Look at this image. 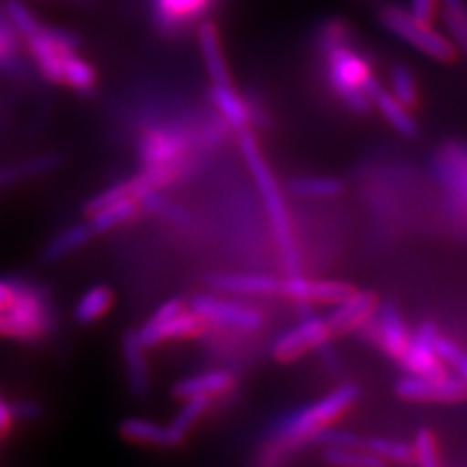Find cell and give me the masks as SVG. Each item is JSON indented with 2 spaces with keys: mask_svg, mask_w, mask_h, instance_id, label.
I'll return each mask as SVG.
<instances>
[{
  "mask_svg": "<svg viewBox=\"0 0 467 467\" xmlns=\"http://www.w3.org/2000/svg\"><path fill=\"white\" fill-rule=\"evenodd\" d=\"M238 379L236 374L230 370H209L202 374H195L180 379L171 386V396L178 400H187L193 396H207V398H221L228 391L236 388Z\"/></svg>",
  "mask_w": 467,
  "mask_h": 467,
  "instance_id": "cell-16",
  "label": "cell"
},
{
  "mask_svg": "<svg viewBox=\"0 0 467 467\" xmlns=\"http://www.w3.org/2000/svg\"><path fill=\"white\" fill-rule=\"evenodd\" d=\"M432 347H434L436 357L441 358L442 364H450V367H454L456 370L460 368V364H462L463 358H465V353H463V348H462L456 341L448 339L446 335H442L441 331H438V333L434 335Z\"/></svg>",
  "mask_w": 467,
  "mask_h": 467,
  "instance_id": "cell-38",
  "label": "cell"
},
{
  "mask_svg": "<svg viewBox=\"0 0 467 467\" xmlns=\"http://www.w3.org/2000/svg\"><path fill=\"white\" fill-rule=\"evenodd\" d=\"M39 75L51 84H61L65 58L78 53L80 39L63 27L41 24L37 32L22 39Z\"/></svg>",
  "mask_w": 467,
  "mask_h": 467,
  "instance_id": "cell-5",
  "label": "cell"
},
{
  "mask_svg": "<svg viewBox=\"0 0 467 467\" xmlns=\"http://www.w3.org/2000/svg\"><path fill=\"white\" fill-rule=\"evenodd\" d=\"M463 158H465V166H467V149L463 150Z\"/></svg>",
  "mask_w": 467,
  "mask_h": 467,
  "instance_id": "cell-46",
  "label": "cell"
},
{
  "mask_svg": "<svg viewBox=\"0 0 467 467\" xmlns=\"http://www.w3.org/2000/svg\"><path fill=\"white\" fill-rule=\"evenodd\" d=\"M119 434L129 442L158 448H178L185 442V438H182L171 427H162L158 422L139 417L123 419L119 425Z\"/></svg>",
  "mask_w": 467,
  "mask_h": 467,
  "instance_id": "cell-21",
  "label": "cell"
},
{
  "mask_svg": "<svg viewBox=\"0 0 467 467\" xmlns=\"http://www.w3.org/2000/svg\"><path fill=\"white\" fill-rule=\"evenodd\" d=\"M438 8H441V0H411L409 12H411L415 18H419L422 22L434 24Z\"/></svg>",
  "mask_w": 467,
  "mask_h": 467,
  "instance_id": "cell-41",
  "label": "cell"
},
{
  "mask_svg": "<svg viewBox=\"0 0 467 467\" xmlns=\"http://www.w3.org/2000/svg\"><path fill=\"white\" fill-rule=\"evenodd\" d=\"M209 324L193 310H183L175 317L164 321L160 326H142L137 329L139 337L146 348L158 347L168 341H187L202 337L209 331Z\"/></svg>",
  "mask_w": 467,
  "mask_h": 467,
  "instance_id": "cell-12",
  "label": "cell"
},
{
  "mask_svg": "<svg viewBox=\"0 0 467 467\" xmlns=\"http://www.w3.org/2000/svg\"><path fill=\"white\" fill-rule=\"evenodd\" d=\"M22 37L5 10L0 12V72L16 75L22 67Z\"/></svg>",
  "mask_w": 467,
  "mask_h": 467,
  "instance_id": "cell-27",
  "label": "cell"
},
{
  "mask_svg": "<svg viewBox=\"0 0 467 467\" xmlns=\"http://www.w3.org/2000/svg\"><path fill=\"white\" fill-rule=\"evenodd\" d=\"M10 407H12L14 419L24 420V422L39 420V419H43V415H46V407H43V403H39L36 400H29V398L10 401Z\"/></svg>",
  "mask_w": 467,
  "mask_h": 467,
  "instance_id": "cell-39",
  "label": "cell"
},
{
  "mask_svg": "<svg viewBox=\"0 0 467 467\" xmlns=\"http://www.w3.org/2000/svg\"><path fill=\"white\" fill-rule=\"evenodd\" d=\"M94 238V232L90 224H70L63 232H58L53 236L47 245L43 247L41 259L46 263H57L61 259H67L68 255L75 254L80 247H84L88 242Z\"/></svg>",
  "mask_w": 467,
  "mask_h": 467,
  "instance_id": "cell-22",
  "label": "cell"
},
{
  "mask_svg": "<svg viewBox=\"0 0 467 467\" xmlns=\"http://www.w3.org/2000/svg\"><path fill=\"white\" fill-rule=\"evenodd\" d=\"M187 308V302L183 298H170L164 304H160L158 308L152 312V316L144 321V326H160L164 321L175 317Z\"/></svg>",
  "mask_w": 467,
  "mask_h": 467,
  "instance_id": "cell-40",
  "label": "cell"
},
{
  "mask_svg": "<svg viewBox=\"0 0 467 467\" xmlns=\"http://www.w3.org/2000/svg\"><path fill=\"white\" fill-rule=\"evenodd\" d=\"M454 189H456V192H458L463 199H467V173L454 185Z\"/></svg>",
  "mask_w": 467,
  "mask_h": 467,
  "instance_id": "cell-44",
  "label": "cell"
},
{
  "mask_svg": "<svg viewBox=\"0 0 467 467\" xmlns=\"http://www.w3.org/2000/svg\"><path fill=\"white\" fill-rule=\"evenodd\" d=\"M216 0H152L150 18L154 29L168 39L182 36L185 29L207 16Z\"/></svg>",
  "mask_w": 467,
  "mask_h": 467,
  "instance_id": "cell-7",
  "label": "cell"
},
{
  "mask_svg": "<svg viewBox=\"0 0 467 467\" xmlns=\"http://www.w3.org/2000/svg\"><path fill=\"white\" fill-rule=\"evenodd\" d=\"M378 310V298L372 290H355L343 302L335 304V310L326 317L331 335L348 333L374 316Z\"/></svg>",
  "mask_w": 467,
  "mask_h": 467,
  "instance_id": "cell-14",
  "label": "cell"
},
{
  "mask_svg": "<svg viewBox=\"0 0 467 467\" xmlns=\"http://www.w3.org/2000/svg\"><path fill=\"white\" fill-rule=\"evenodd\" d=\"M331 337V329L326 317L306 316L296 327L285 331L273 343V357L279 362H292L308 353L310 348L326 345Z\"/></svg>",
  "mask_w": 467,
  "mask_h": 467,
  "instance_id": "cell-9",
  "label": "cell"
},
{
  "mask_svg": "<svg viewBox=\"0 0 467 467\" xmlns=\"http://www.w3.org/2000/svg\"><path fill=\"white\" fill-rule=\"evenodd\" d=\"M376 109L382 113L384 119L389 123V127L400 133L405 139H415L419 135V125L413 117L411 109H407L401 101L396 99L389 90L382 88L374 98Z\"/></svg>",
  "mask_w": 467,
  "mask_h": 467,
  "instance_id": "cell-23",
  "label": "cell"
},
{
  "mask_svg": "<svg viewBox=\"0 0 467 467\" xmlns=\"http://www.w3.org/2000/svg\"><path fill=\"white\" fill-rule=\"evenodd\" d=\"M413 454L419 467H441V458H438L436 436L431 429H419L415 434Z\"/></svg>",
  "mask_w": 467,
  "mask_h": 467,
  "instance_id": "cell-36",
  "label": "cell"
},
{
  "mask_svg": "<svg viewBox=\"0 0 467 467\" xmlns=\"http://www.w3.org/2000/svg\"><path fill=\"white\" fill-rule=\"evenodd\" d=\"M364 450L372 451L374 456L382 458L384 462H391V463H411L415 462V454H413V446L401 442V441H391V438H382V436H368L362 438Z\"/></svg>",
  "mask_w": 467,
  "mask_h": 467,
  "instance_id": "cell-33",
  "label": "cell"
},
{
  "mask_svg": "<svg viewBox=\"0 0 467 467\" xmlns=\"http://www.w3.org/2000/svg\"><path fill=\"white\" fill-rule=\"evenodd\" d=\"M290 192L308 199H331L343 193V182L337 178H326V175H302L288 183Z\"/></svg>",
  "mask_w": 467,
  "mask_h": 467,
  "instance_id": "cell-30",
  "label": "cell"
},
{
  "mask_svg": "<svg viewBox=\"0 0 467 467\" xmlns=\"http://www.w3.org/2000/svg\"><path fill=\"white\" fill-rule=\"evenodd\" d=\"M353 26L343 16H329L321 20L314 29L312 47L317 57L326 55L327 51L345 46V43H353Z\"/></svg>",
  "mask_w": 467,
  "mask_h": 467,
  "instance_id": "cell-26",
  "label": "cell"
},
{
  "mask_svg": "<svg viewBox=\"0 0 467 467\" xmlns=\"http://www.w3.org/2000/svg\"><path fill=\"white\" fill-rule=\"evenodd\" d=\"M140 214H142V207H140L139 199L130 197V199H123L119 202H113L104 211L88 216V224H90L94 236H98V234H106V232H111L123 224L137 221Z\"/></svg>",
  "mask_w": 467,
  "mask_h": 467,
  "instance_id": "cell-24",
  "label": "cell"
},
{
  "mask_svg": "<svg viewBox=\"0 0 467 467\" xmlns=\"http://www.w3.org/2000/svg\"><path fill=\"white\" fill-rule=\"evenodd\" d=\"M319 58L333 96H337L353 113L368 115L374 108V98L384 88L376 78L370 58L362 55L353 43L335 47Z\"/></svg>",
  "mask_w": 467,
  "mask_h": 467,
  "instance_id": "cell-2",
  "label": "cell"
},
{
  "mask_svg": "<svg viewBox=\"0 0 467 467\" xmlns=\"http://www.w3.org/2000/svg\"><path fill=\"white\" fill-rule=\"evenodd\" d=\"M389 84H391V94L396 96L398 101L407 109H417L420 104V94H419V84L413 75V70L403 63H393L389 67Z\"/></svg>",
  "mask_w": 467,
  "mask_h": 467,
  "instance_id": "cell-29",
  "label": "cell"
},
{
  "mask_svg": "<svg viewBox=\"0 0 467 467\" xmlns=\"http://www.w3.org/2000/svg\"><path fill=\"white\" fill-rule=\"evenodd\" d=\"M189 306H192V310L207 321L211 327L254 331L265 324V316H263L259 308L214 295H197L192 298Z\"/></svg>",
  "mask_w": 467,
  "mask_h": 467,
  "instance_id": "cell-6",
  "label": "cell"
},
{
  "mask_svg": "<svg viewBox=\"0 0 467 467\" xmlns=\"http://www.w3.org/2000/svg\"><path fill=\"white\" fill-rule=\"evenodd\" d=\"M209 99L218 117L236 133L252 129V115L247 96L234 88V84H211Z\"/></svg>",
  "mask_w": 467,
  "mask_h": 467,
  "instance_id": "cell-15",
  "label": "cell"
},
{
  "mask_svg": "<svg viewBox=\"0 0 467 467\" xmlns=\"http://www.w3.org/2000/svg\"><path fill=\"white\" fill-rule=\"evenodd\" d=\"M213 401L214 400L207 396H193V398L183 400V405L178 411V415L173 417L170 427L182 438H187V434L192 432V429L197 425V422L211 411Z\"/></svg>",
  "mask_w": 467,
  "mask_h": 467,
  "instance_id": "cell-34",
  "label": "cell"
},
{
  "mask_svg": "<svg viewBox=\"0 0 467 467\" xmlns=\"http://www.w3.org/2000/svg\"><path fill=\"white\" fill-rule=\"evenodd\" d=\"M63 164V156L58 152H43L32 158L20 160V162H12L6 166H0V192L10 189L14 185L26 183L29 180L43 178Z\"/></svg>",
  "mask_w": 467,
  "mask_h": 467,
  "instance_id": "cell-19",
  "label": "cell"
},
{
  "mask_svg": "<svg viewBox=\"0 0 467 467\" xmlns=\"http://www.w3.org/2000/svg\"><path fill=\"white\" fill-rule=\"evenodd\" d=\"M5 14L12 22V26L16 27V32L20 34L22 39L37 32L39 26L43 24L32 10H29L24 3H20V0H6Z\"/></svg>",
  "mask_w": 467,
  "mask_h": 467,
  "instance_id": "cell-35",
  "label": "cell"
},
{
  "mask_svg": "<svg viewBox=\"0 0 467 467\" xmlns=\"http://www.w3.org/2000/svg\"><path fill=\"white\" fill-rule=\"evenodd\" d=\"M197 43H199L202 63H204V68H207L211 84H230L232 77L228 70L224 49H223L221 32H218V26L213 20H204L199 24Z\"/></svg>",
  "mask_w": 467,
  "mask_h": 467,
  "instance_id": "cell-18",
  "label": "cell"
},
{
  "mask_svg": "<svg viewBox=\"0 0 467 467\" xmlns=\"http://www.w3.org/2000/svg\"><path fill=\"white\" fill-rule=\"evenodd\" d=\"M207 285L218 292L242 296H281L283 279L263 273H213Z\"/></svg>",
  "mask_w": 467,
  "mask_h": 467,
  "instance_id": "cell-13",
  "label": "cell"
},
{
  "mask_svg": "<svg viewBox=\"0 0 467 467\" xmlns=\"http://www.w3.org/2000/svg\"><path fill=\"white\" fill-rule=\"evenodd\" d=\"M378 22L388 34L409 43L413 49L434 58L438 63H454L458 58V47L450 37L438 32L434 24H427L415 18L409 8L400 5H384L378 10Z\"/></svg>",
  "mask_w": 467,
  "mask_h": 467,
  "instance_id": "cell-4",
  "label": "cell"
},
{
  "mask_svg": "<svg viewBox=\"0 0 467 467\" xmlns=\"http://www.w3.org/2000/svg\"><path fill=\"white\" fill-rule=\"evenodd\" d=\"M16 425V419H14L10 401L5 400L3 391H0V438H6Z\"/></svg>",
  "mask_w": 467,
  "mask_h": 467,
  "instance_id": "cell-42",
  "label": "cell"
},
{
  "mask_svg": "<svg viewBox=\"0 0 467 467\" xmlns=\"http://www.w3.org/2000/svg\"><path fill=\"white\" fill-rule=\"evenodd\" d=\"M314 442L321 446H329V448H357L362 444V436L350 432V431H341V429H324L319 431L314 438Z\"/></svg>",
  "mask_w": 467,
  "mask_h": 467,
  "instance_id": "cell-37",
  "label": "cell"
},
{
  "mask_svg": "<svg viewBox=\"0 0 467 467\" xmlns=\"http://www.w3.org/2000/svg\"><path fill=\"white\" fill-rule=\"evenodd\" d=\"M355 292V286L343 281H310L300 275H288L281 285V296L298 304H339Z\"/></svg>",
  "mask_w": 467,
  "mask_h": 467,
  "instance_id": "cell-11",
  "label": "cell"
},
{
  "mask_svg": "<svg viewBox=\"0 0 467 467\" xmlns=\"http://www.w3.org/2000/svg\"><path fill=\"white\" fill-rule=\"evenodd\" d=\"M409 337H411V335H409L405 321L396 306L384 304L382 308H379L378 324H376L378 345L382 347V350L389 358L400 362L409 345Z\"/></svg>",
  "mask_w": 467,
  "mask_h": 467,
  "instance_id": "cell-20",
  "label": "cell"
},
{
  "mask_svg": "<svg viewBox=\"0 0 467 467\" xmlns=\"http://www.w3.org/2000/svg\"><path fill=\"white\" fill-rule=\"evenodd\" d=\"M96 82H98L96 68L88 63L84 57H80L78 53H72L65 58L61 86H67L70 90L80 92V94H88L94 90Z\"/></svg>",
  "mask_w": 467,
  "mask_h": 467,
  "instance_id": "cell-28",
  "label": "cell"
},
{
  "mask_svg": "<svg viewBox=\"0 0 467 467\" xmlns=\"http://www.w3.org/2000/svg\"><path fill=\"white\" fill-rule=\"evenodd\" d=\"M438 333V327L432 321H425L420 324L419 329L409 337V345L401 357V367L411 376L420 378H441L446 374L444 364L434 353V335Z\"/></svg>",
  "mask_w": 467,
  "mask_h": 467,
  "instance_id": "cell-10",
  "label": "cell"
},
{
  "mask_svg": "<svg viewBox=\"0 0 467 467\" xmlns=\"http://www.w3.org/2000/svg\"><path fill=\"white\" fill-rule=\"evenodd\" d=\"M321 458L333 467H389L388 462L374 456L372 451L364 450L362 446H357V448L326 446L324 451H321Z\"/></svg>",
  "mask_w": 467,
  "mask_h": 467,
  "instance_id": "cell-31",
  "label": "cell"
},
{
  "mask_svg": "<svg viewBox=\"0 0 467 467\" xmlns=\"http://www.w3.org/2000/svg\"><path fill=\"white\" fill-rule=\"evenodd\" d=\"M458 372H460V378L463 379V382L467 384V353H465V358H463V362L460 364V368H458Z\"/></svg>",
  "mask_w": 467,
  "mask_h": 467,
  "instance_id": "cell-45",
  "label": "cell"
},
{
  "mask_svg": "<svg viewBox=\"0 0 467 467\" xmlns=\"http://www.w3.org/2000/svg\"><path fill=\"white\" fill-rule=\"evenodd\" d=\"M240 135V150L245 160L247 168L252 171V178L255 182L257 192L265 202V209L269 214V223L273 228V236L276 245H279V252L285 263V269L288 275H300V257L296 252V242H295V230H292L290 214L285 204L281 187L276 183L275 173L269 166V162L263 156L259 142L250 129L242 130Z\"/></svg>",
  "mask_w": 467,
  "mask_h": 467,
  "instance_id": "cell-1",
  "label": "cell"
},
{
  "mask_svg": "<svg viewBox=\"0 0 467 467\" xmlns=\"http://www.w3.org/2000/svg\"><path fill=\"white\" fill-rule=\"evenodd\" d=\"M358 396L360 388L357 384L348 382L335 388L327 396L290 415L279 429V438L290 446L310 442L319 431L327 429L347 409L353 407Z\"/></svg>",
  "mask_w": 467,
  "mask_h": 467,
  "instance_id": "cell-3",
  "label": "cell"
},
{
  "mask_svg": "<svg viewBox=\"0 0 467 467\" xmlns=\"http://www.w3.org/2000/svg\"><path fill=\"white\" fill-rule=\"evenodd\" d=\"M123 360H125V372H127V384L133 396L144 398L150 391V370L149 360H146V347L142 345L137 329H127L123 333L121 341Z\"/></svg>",
  "mask_w": 467,
  "mask_h": 467,
  "instance_id": "cell-17",
  "label": "cell"
},
{
  "mask_svg": "<svg viewBox=\"0 0 467 467\" xmlns=\"http://www.w3.org/2000/svg\"><path fill=\"white\" fill-rule=\"evenodd\" d=\"M16 296V285L14 276H0V312H8Z\"/></svg>",
  "mask_w": 467,
  "mask_h": 467,
  "instance_id": "cell-43",
  "label": "cell"
},
{
  "mask_svg": "<svg viewBox=\"0 0 467 467\" xmlns=\"http://www.w3.org/2000/svg\"><path fill=\"white\" fill-rule=\"evenodd\" d=\"M441 8L451 43L467 53V3L465 0H441Z\"/></svg>",
  "mask_w": 467,
  "mask_h": 467,
  "instance_id": "cell-32",
  "label": "cell"
},
{
  "mask_svg": "<svg viewBox=\"0 0 467 467\" xmlns=\"http://www.w3.org/2000/svg\"><path fill=\"white\" fill-rule=\"evenodd\" d=\"M113 300L115 295L108 285H96L92 288H88L80 296L72 316H75V321L80 326L96 324L98 319H101L111 310Z\"/></svg>",
  "mask_w": 467,
  "mask_h": 467,
  "instance_id": "cell-25",
  "label": "cell"
},
{
  "mask_svg": "<svg viewBox=\"0 0 467 467\" xmlns=\"http://www.w3.org/2000/svg\"><path fill=\"white\" fill-rule=\"evenodd\" d=\"M396 393L405 401L420 403H454L467 398V384L460 376L420 378L405 376L396 382Z\"/></svg>",
  "mask_w": 467,
  "mask_h": 467,
  "instance_id": "cell-8",
  "label": "cell"
}]
</instances>
